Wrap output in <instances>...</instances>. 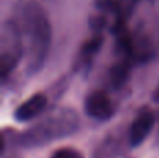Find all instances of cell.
<instances>
[{"label": "cell", "instance_id": "277c9868", "mask_svg": "<svg viewBox=\"0 0 159 158\" xmlns=\"http://www.w3.org/2000/svg\"><path fill=\"white\" fill-rule=\"evenodd\" d=\"M88 116L95 120H107L113 115V104L105 91H93L87 97L84 104Z\"/></svg>", "mask_w": 159, "mask_h": 158}, {"label": "cell", "instance_id": "30bf717a", "mask_svg": "<svg viewBox=\"0 0 159 158\" xmlns=\"http://www.w3.org/2000/svg\"><path fill=\"white\" fill-rule=\"evenodd\" d=\"M157 98L159 100V87H158V90H157Z\"/></svg>", "mask_w": 159, "mask_h": 158}, {"label": "cell", "instance_id": "7a4b0ae2", "mask_svg": "<svg viewBox=\"0 0 159 158\" xmlns=\"http://www.w3.org/2000/svg\"><path fill=\"white\" fill-rule=\"evenodd\" d=\"M78 128V116L71 109H57L48 115L38 125L24 132L20 139L24 147H41L55 140L63 139L74 133Z\"/></svg>", "mask_w": 159, "mask_h": 158}, {"label": "cell", "instance_id": "5b68a950", "mask_svg": "<svg viewBox=\"0 0 159 158\" xmlns=\"http://www.w3.org/2000/svg\"><path fill=\"white\" fill-rule=\"evenodd\" d=\"M155 125V116L149 111L141 112L134 120L129 130V143L131 147H138L149 136Z\"/></svg>", "mask_w": 159, "mask_h": 158}, {"label": "cell", "instance_id": "52a82bcc", "mask_svg": "<svg viewBox=\"0 0 159 158\" xmlns=\"http://www.w3.org/2000/svg\"><path fill=\"white\" fill-rule=\"evenodd\" d=\"M102 46V38L101 36H93L92 39L87 42V44L82 46L81 52H80V62L82 64H88L91 62V59L96 55L99 49Z\"/></svg>", "mask_w": 159, "mask_h": 158}, {"label": "cell", "instance_id": "9c48e42d", "mask_svg": "<svg viewBox=\"0 0 159 158\" xmlns=\"http://www.w3.org/2000/svg\"><path fill=\"white\" fill-rule=\"evenodd\" d=\"M50 158H84L80 151L74 148H60V150L55 151Z\"/></svg>", "mask_w": 159, "mask_h": 158}, {"label": "cell", "instance_id": "3957f363", "mask_svg": "<svg viewBox=\"0 0 159 158\" xmlns=\"http://www.w3.org/2000/svg\"><path fill=\"white\" fill-rule=\"evenodd\" d=\"M20 27L16 21H7L2 31V50H0V67H2V77L6 78L8 73L17 66L20 62L24 48Z\"/></svg>", "mask_w": 159, "mask_h": 158}, {"label": "cell", "instance_id": "6da1fadb", "mask_svg": "<svg viewBox=\"0 0 159 158\" xmlns=\"http://www.w3.org/2000/svg\"><path fill=\"white\" fill-rule=\"evenodd\" d=\"M22 34L28 39V73H36L46 60L52 41V27L46 11L35 0L25 3L21 10Z\"/></svg>", "mask_w": 159, "mask_h": 158}, {"label": "cell", "instance_id": "ba28073f", "mask_svg": "<svg viewBox=\"0 0 159 158\" xmlns=\"http://www.w3.org/2000/svg\"><path fill=\"white\" fill-rule=\"evenodd\" d=\"M127 77H129V64L126 62H121L119 64H115V66L110 69V83H112L113 87H121L124 83H126Z\"/></svg>", "mask_w": 159, "mask_h": 158}, {"label": "cell", "instance_id": "8992f818", "mask_svg": "<svg viewBox=\"0 0 159 158\" xmlns=\"http://www.w3.org/2000/svg\"><path fill=\"white\" fill-rule=\"evenodd\" d=\"M46 105H48L46 97L43 94H35L16 109L14 118L18 122H30L38 115H41L43 112V109L46 108Z\"/></svg>", "mask_w": 159, "mask_h": 158}]
</instances>
